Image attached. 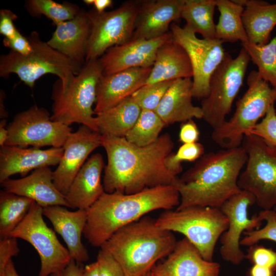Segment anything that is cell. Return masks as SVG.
<instances>
[{
	"instance_id": "obj_1",
	"label": "cell",
	"mask_w": 276,
	"mask_h": 276,
	"mask_svg": "<svg viewBox=\"0 0 276 276\" xmlns=\"http://www.w3.org/2000/svg\"><path fill=\"white\" fill-rule=\"evenodd\" d=\"M174 146L168 133L144 147L131 143L125 137L101 134V146L107 160L102 182L104 192L131 194L158 186L175 187L179 177L165 164Z\"/></svg>"
},
{
	"instance_id": "obj_2",
	"label": "cell",
	"mask_w": 276,
	"mask_h": 276,
	"mask_svg": "<svg viewBox=\"0 0 276 276\" xmlns=\"http://www.w3.org/2000/svg\"><path fill=\"white\" fill-rule=\"evenodd\" d=\"M247 160L242 146L204 153L178 178L180 195L176 210L199 206L220 209L241 190L238 185Z\"/></svg>"
},
{
	"instance_id": "obj_3",
	"label": "cell",
	"mask_w": 276,
	"mask_h": 276,
	"mask_svg": "<svg viewBox=\"0 0 276 276\" xmlns=\"http://www.w3.org/2000/svg\"><path fill=\"white\" fill-rule=\"evenodd\" d=\"M180 200L178 190L171 185L148 188L131 194L104 192L86 210L83 235L91 246L101 247L121 228L152 211L177 208Z\"/></svg>"
},
{
	"instance_id": "obj_4",
	"label": "cell",
	"mask_w": 276,
	"mask_h": 276,
	"mask_svg": "<svg viewBox=\"0 0 276 276\" xmlns=\"http://www.w3.org/2000/svg\"><path fill=\"white\" fill-rule=\"evenodd\" d=\"M177 242L173 232L144 216L118 230L100 248L112 255L125 276H144L173 251Z\"/></svg>"
},
{
	"instance_id": "obj_5",
	"label": "cell",
	"mask_w": 276,
	"mask_h": 276,
	"mask_svg": "<svg viewBox=\"0 0 276 276\" xmlns=\"http://www.w3.org/2000/svg\"><path fill=\"white\" fill-rule=\"evenodd\" d=\"M103 75L99 58L93 59L84 64L69 85L63 86L59 80L56 82L52 95L51 120L69 126L79 123L98 132L93 106L96 103L97 87Z\"/></svg>"
},
{
	"instance_id": "obj_6",
	"label": "cell",
	"mask_w": 276,
	"mask_h": 276,
	"mask_svg": "<svg viewBox=\"0 0 276 276\" xmlns=\"http://www.w3.org/2000/svg\"><path fill=\"white\" fill-rule=\"evenodd\" d=\"M32 51L22 55L10 50L0 57V76L6 78L15 74L26 85L33 87L41 77L51 74L59 78L61 85L66 86L80 72L83 65L72 60L41 40L36 31L28 37Z\"/></svg>"
},
{
	"instance_id": "obj_7",
	"label": "cell",
	"mask_w": 276,
	"mask_h": 276,
	"mask_svg": "<svg viewBox=\"0 0 276 276\" xmlns=\"http://www.w3.org/2000/svg\"><path fill=\"white\" fill-rule=\"evenodd\" d=\"M247 83L248 88L236 102L233 116L212 132V140L223 149L241 146L244 135L276 102V88L262 79L258 71L250 72Z\"/></svg>"
},
{
	"instance_id": "obj_8",
	"label": "cell",
	"mask_w": 276,
	"mask_h": 276,
	"mask_svg": "<svg viewBox=\"0 0 276 276\" xmlns=\"http://www.w3.org/2000/svg\"><path fill=\"white\" fill-rule=\"evenodd\" d=\"M156 223L161 228L183 235L208 261H213L216 243L228 224L220 209L199 206L166 210Z\"/></svg>"
},
{
	"instance_id": "obj_9",
	"label": "cell",
	"mask_w": 276,
	"mask_h": 276,
	"mask_svg": "<svg viewBox=\"0 0 276 276\" xmlns=\"http://www.w3.org/2000/svg\"><path fill=\"white\" fill-rule=\"evenodd\" d=\"M241 146L247 160L238 186L251 193L263 210H272L276 206V147L252 134L245 135Z\"/></svg>"
},
{
	"instance_id": "obj_10",
	"label": "cell",
	"mask_w": 276,
	"mask_h": 276,
	"mask_svg": "<svg viewBox=\"0 0 276 276\" xmlns=\"http://www.w3.org/2000/svg\"><path fill=\"white\" fill-rule=\"evenodd\" d=\"M250 60L243 48L235 58L227 53L211 76L209 95L202 99L200 107L202 119L213 129L226 121V117L230 113L233 102L242 85Z\"/></svg>"
},
{
	"instance_id": "obj_11",
	"label": "cell",
	"mask_w": 276,
	"mask_h": 276,
	"mask_svg": "<svg viewBox=\"0 0 276 276\" xmlns=\"http://www.w3.org/2000/svg\"><path fill=\"white\" fill-rule=\"evenodd\" d=\"M140 1H129L110 11L87 12L90 33L87 43L86 62L98 59L109 48L130 40L133 34Z\"/></svg>"
},
{
	"instance_id": "obj_12",
	"label": "cell",
	"mask_w": 276,
	"mask_h": 276,
	"mask_svg": "<svg viewBox=\"0 0 276 276\" xmlns=\"http://www.w3.org/2000/svg\"><path fill=\"white\" fill-rule=\"evenodd\" d=\"M42 208L34 201L26 217L10 237L31 244L40 259L38 276H51L64 270L72 259L67 248L60 242L54 232L44 222Z\"/></svg>"
},
{
	"instance_id": "obj_13",
	"label": "cell",
	"mask_w": 276,
	"mask_h": 276,
	"mask_svg": "<svg viewBox=\"0 0 276 276\" xmlns=\"http://www.w3.org/2000/svg\"><path fill=\"white\" fill-rule=\"evenodd\" d=\"M170 29L173 40L185 49L190 58L193 74V97L203 99L209 95L211 76L227 54L223 42L216 38H199L192 30L175 22Z\"/></svg>"
},
{
	"instance_id": "obj_14",
	"label": "cell",
	"mask_w": 276,
	"mask_h": 276,
	"mask_svg": "<svg viewBox=\"0 0 276 276\" xmlns=\"http://www.w3.org/2000/svg\"><path fill=\"white\" fill-rule=\"evenodd\" d=\"M51 116L45 109L36 105L18 113L7 126L9 136L5 145L62 147L72 129L52 120Z\"/></svg>"
},
{
	"instance_id": "obj_15",
	"label": "cell",
	"mask_w": 276,
	"mask_h": 276,
	"mask_svg": "<svg viewBox=\"0 0 276 276\" xmlns=\"http://www.w3.org/2000/svg\"><path fill=\"white\" fill-rule=\"evenodd\" d=\"M255 203L256 199L251 193L241 190L220 208L228 224L220 237V254L223 260L231 264L239 265L245 259V254L240 247L242 234L259 229L262 224L258 215L251 218L248 217V208Z\"/></svg>"
},
{
	"instance_id": "obj_16",
	"label": "cell",
	"mask_w": 276,
	"mask_h": 276,
	"mask_svg": "<svg viewBox=\"0 0 276 276\" xmlns=\"http://www.w3.org/2000/svg\"><path fill=\"white\" fill-rule=\"evenodd\" d=\"M101 136L99 132L81 125L67 138L61 160L53 172L54 183L64 196L88 155L101 146Z\"/></svg>"
},
{
	"instance_id": "obj_17",
	"label": "cell",
	"mask_w": 276,
	"mask_h": 276,
	"mask_svg": "<svg viewBox=\"0 0 276 276\" xmlns=\"http://www.w3.org/2000/svg\"><path fill=\"white\" fill-rule=\"evenodd\" d=\"M172 37L168 33L153 39L132 38L127 42L109 48L99 59L104 75L133 67H152L158 48Z\"/></svg>"
},
{
	"instance_id": "obj_18",
	"label": "cell",
	"mask_w": 276,
	"mask_h": 276,
	"mask_svg": "<svg viewBox=\"0 0 276 276\" xmlns=\"http://www.w3.org/2000/svg\"><path fill=\"white\" fill-rule=\"evenodd\" d=\"M185 0L140 1L132 38L153 39L170 31L172 23L181 18Z\"/></svg>"
},
{
	"instance_id": "obj_19",
	"label": "cell",
	"mask_w": 276,
	"mask_h": 276,
	"mask_svg": "<svg viewBox=\"0 0 276 276\" xmlns=\"http://www.w3.org/2000/svg\"><path fill=\"white\" fill-rule=\"evenodd\" d=\"M220 265L204 259L185 237L177 242L173 251L150 271L153 276H219Z\"/></svg>"
},
{
	"instance_id": "obj_20",
	"label": "cell",
	"mask_w": 276,
	"mask_h": 276,
	"mask_svg": "<svg viewBox=\"0 0 276 276\" xmlns=\"http://www.w3.org/2000/svg\"><path fill=\"white\" fill-rule=\"evenodd\" d=\"M151 67H133L109 75L99 80L94 111L101 112L118 105L145 85Z\"/></svg>"
},
{
	"instance_id": "obj_21",
	"label": "cell",
	"mask_w": 276,
	"mask_h": 276,
	"mask_svg": "<svg viewBox=\"0 0 276 276\" xmlns=\"http://www.w3.org/2000/svg\"><path fill=\"white\" fill-rule=\"evenodd\" d=\"M63 153L62 147L42 150L5 145L0 149V182L15 174L25 177L30 171L58 165Z\"/></svg>"
},
{
	"instance_id": "obj_22",
	"label": "cell",
	"mask_w": 276,
	"mask_h": 276,
	"mask_svg": "<svg viewBox=\"0 0 276 276\" xmlns=\"http://www.w3.org/2000/svg\"><path fill=\"white\" fill-rule=\"evenodd\" d=\"M49 167L34 170L19 179H7L1 183L6 192L29 198L41 207L61 205L68 208L65 196L55 187Z\"/></svg>"
},
{
	"instance_id": "obj_23",
	"label": "cell",
	"mask_w": 276,
	"mask_h": 276,
	"mask_svg": "<svg viewBox=\"0 0 276 276\" xmlns=\"http://www.w3.org/2000/svg\"><path fill=\"white\" fill-rule=\"evenodd\" d=\"M61 205L44 207L42 214L64 241L72 259L78 263L86 262L89 254L81 237L86 223L87 211L81 209L71 211Z\"/></svg>"
},
{
	"instance_id": "obj_24",
	"label": "cell",
	"mask_w": 276,
	"mask_h": 276,
	"mask_svg": "<svg viewBox=\"0 0 276 276\" xmlns=\"http://www.w3.org/2000/svg\"><path fill=\"white\" fill-rule=\"evenodd\" d=\"M104 168L99 153L92 155L80 169L65 195L68 208L87 210L105 192L101 175Z\"/></svg>"
},
{
	"instance_id": "obj_25",
	"label": "cell",
	"mask_w": 276,
	"mask_h": 276,
	"mask_svg": "<svg viewBox=\"0 0 276 276\" xmlns=\"http://www.w3.org/2000/svg\"><path fill=\"white\" fill-rule=\"evenodd\" d=\"M90 29L87 12L81 10L74 18L57 25L47 43L53 49L83 65L86 62Z\"/></svg>"
},
{
	"instance_id": "obj_26",
	"label": "cell",
	"mask_w": 276,
	"mask_h": 276,
	"mask_svg": "<svg viewBox=\"0 0 276 276\" xmlns=\"http://www.w3.org/2000/svg\"><path fill=\"white\" fill-rule=\"evenodd\" d=\"M192 88L190 78L173 81L155 111L166 125L202 119L201 107L192 103Z\"/></svg>"
},
{
	"instance_id": "obj_27",
	"label": "cell",
	"mask_w": 276,
	"mask_h": 276,
	"mask_svg": "<svg viewBox=\"0 0 276 276\" xmlns=\"http://www.w3.org/2000/svg\"><path fill=\"white\" fill-rule=\"evenodd\" d=\"M190 58L185 49L172 37L157 50L146 84L193 77Z\"/></svg>"
},
{
	"instance_id": "obj_28",
	"label": "cell",
	"mask_w": 276,
	"mask_h": 276,
	"mask_svg": "<svg viewBox=\"0 0 276 276\" xmlns=\"http://www.w3.org/2000/svg\"><path fill=\"white\" fill-rule=\"evenodd\" d=\"M244 7L243 24L248 41L259 45L269 42L270 36L276 26V3L261 0H235Z\"/></svg>"
},
{
	"instance_id": "obj_29",
	"label": "cell",
	"mask_w": 276,
	"mask_h": 276,
	"mask_svg": "<svg viewBox=\"0 0 276 276\" xmlns=\"http://www.w3.org/2000/svg\"><path fill=\"white\" fill-rule=\"evenodd\" d=\"M142 109L131 96L115 106L95 114L98 132L125 137L137 121Z\"/></svg>"
},
{
	"instance_id": "obj_30",
	"label": "cell",
	"mask_w": 276,
	"mask_h": 276,
	"mask_svg": "<svg viewBox=\"0 0 276 276\" xmlns=\"http://www.w3.org/2000/svg\"><path fill=\"white\" fill-rule=\"evenodd\" d=\"M216 5L220 16L216 25L215 38L223 43L248 42L242 19L244 7L235 0H216Z\"/></svg>"
},
{
	"instance_id": "obj_31",
	"label": "cell",
	"mask_w": 276,
	"mask_h": 276,
	"mask_svg": "<svg viewBox=\"0 0 276 276\" xmlns=\"http://www.w3.org/2000/svg\"><path fill=\"white\" fill-rule=\"evenodd\" d=\"M216 7V0H185L181 13V18L186 22L185 26L203 38H215Z\"/></svg>"
},
{
	"instance_id": "obj_32",
	"label": "cell",
	"mask_w": 276,
	"mask_h": 276,
	"mask_svg": "<svg viewBox=\"0 0 276 276\" xmlns=\"http://www.w3.org/2000/svg\"><path fill=\"white\" fill-rule=\"evenodd\" d=\"M34 202L32 199L9 193L0 192V238L9 237L22 221Z\"/></svg>"
},
{
	"instance_id": "obj_33",
	"label": "cell",
	"mask_w": 276,
	"mask_h": 276,
	"mask_svg": "<svg viewBox=\"0 0 276 276\" xmlns=\"http://www.w3.org/2000/svg\"><path fill=\"white\" fill-rule=\"evenodd\" d=\"M241 44L250 60L258 67L260 77L276 88V35L264 45L249 41Z\"/></svg>"
},
{
	"instance_id": "obj_34",
	"label": "cell",
	"mask_w": 276,
	"mask_h": 276,
	"mask_svg": "<svg viewBox=\"0 0 276 276\" xmlns=\"http://www.w3.org/2000/svg\"><path fill=\"white\" fill-rule=\"evenodd\" d=\"M166 126L155 111L142 109L137 121L125 138L136 146H146L158 139Z\"/></svg>"
},
{
	"instance_id": "obj_35",
	"label": "cell",
	"mask_w": 276,
	"mask_h": 276,
	"mask_svg": "<svg viewBox=\"0 0 276 276\" xmlns=\"http://www.w3.org/2000/svg\"><path fill=\"white\" fill-rule=\"evenodd\" d=\"M26 7L31 15H44L56 26L74 18L81 11L76 5L68 2L60 4L52 0H29L26 2Z\"/></svg>"
},
{
	"instance_id": "obj_36",
	"label": "cell",
	"mask_w": 276,
	"mask_h": 276,
	"mask_svg": "<svg viewBox=\"0 0 276 276\" xmlns=\"http://www.w3.org/2000/svg\"><path fill=\"white\" fill-rule=\"evenodd\" d=\"M174 80L146 84L131 96L142 109L155 111Z\"/></svg>"
},
{
	"instance_id": "obj_37",
	"label": "cell",
	"mask_w": 276,
	"mask_h": 276,
	"mask_svg": "<svg viewBox=\"0 0 276 276\" xmlns=\"http://www.w3.org/2000/svg\"><path fill=\"white\" fill-rule=\"evenodd\" d=\"M204 154V146L200 143L183 144L176 152L171 153L166 157L165 166L170 172L177 176L182 170V162L197 160Z\"/></svg>"
},
{
	"instance_id": "obj_38",
	"label": "cell",
	"mask_w": 276,
	"mask_h": 276,
	"mask_svg": "<svg viewBox=\"0 0 276 276\" xmlns=\"http://www.w3.org/2000/svg\"><path fill=\"white\" fill-rule=\"evenodd\" d=\"M266 224L262 228L245 232V237L240 240V245L250 246L262 240H269L276 242V219L273 210H263L258 215Z\"/></svg>"
},
{
	"instance_id": "obj_39",
	"label": "cell",
	"mask_w": 276,
	"mask_h": 276,
	"mask_svg": "<svg viewBox=\"0 0 276 276\" xmlns=\"http://www.w3.org/2000/svg\"><path fill=\"white\" fill-rule=\"evenodd\" d=\"M247 134L258 136L276 147V111L274 105L269 108L262 121L258 123Z\"/></svg>"
},
{
	"instance_id": "obj_40",
	"label": "cell",
	"mask_w": 276,
	"mask_h": 276,
	"mask_svg": "<svg viewBox=\"0 0 276 276\" xmlns=\"http://www.w3.org/2000/svg\"><path fill=\"white\" fill-rule=\"evenodd\" d=\"M245 259L252 265H257L276 269V251L262 245L254 244L249 246Z\"/></svg>"
},
{
	"instance_id": "obj_41",
	"label": "cell",
	"mask_w": 276,
	"mask_h": 276,
	"mask_svg": "<svg viewBox=\"0 0 276 276\" xmlns=\"http://www.w3.org/2000/svg\"><path fill=\"white\" fill-rule=\"evenodd\" d=\"M96 261L99 266V276H125L120 264L106 249L101 248Z\"/></svg>"
},
{
	"instance_id": "obj_42",
	"label": "cell",
	"mask_w": 276,
	"mask_h": 276,
	"mask_svg": "<svg viewBox=\"0 0 276 276\" xmlns=\"http://www.w3.org/2000/svg\"><path fill=\"white\" fill-rule=\"evenodd\" d=\"M16 238L9 237L0 239V276H4L8 262L19 252Z\"/></svg>"
},
{
	"instance_id": "obj_43",
	"label": "cell",
	"mask_w": 276,
	"mask_h": 276,
	"mask_svg": "<svg viewBox=\"0 0 276 276\" xmlns=\"http://www.w3.org/2000/svg\"><path fill=\"white\" fill-rule=\"evenodd\" d=\"M4 45L10 50L22 55L29 54L32 51V45L28 37L24 36L18 30L12 38H5Z\"/></svg>"
},
{
	"instance_id": "obj_44",
	"label": "cell",
	"mask_w": 276,
	"mask_h": 276,
	"mask_svg": "<svg viewBox=\"0 0 276 276\" xmlns=\"http://www.w3.org/2000/svg\"><path fill=\"white\" fill-rule=\"evenodd\" d=\"M17 18V15L10 10H0V33L6 38L13 37L18 30L13 21Z\"/></svg>"
},
{
	"instance_id": "obj_45",
	"label": "cell",
	"mask_w": 276,
	"mask_h": 276,
	"mask_svg": "<svg viewBox=\"0 0 276 276\" xmlns=\"http://www.w3.org/2000/svg\"><path fill=\"white\" fill-rule=\"evenodd\" d=\"M200 132L193 119L182 122L180 126L179 141L182 144L198 142Z\"/></svg>"
},
{
	"instance_id": "obj_46",
	"label": "cell",
	"mask_w": 276,
	"mask_h": 276,
	"mask_svg": "<svg viewBox=\"0 0 276 276\" xmlns=\"http://www.w3.org/2000/svg\"><path fill=\"white\" fill-rule=\"evenodd\" d=\"M79 263H80L72 259L64 270L51 276H82L84 268L81 266Z\"/></svg>"
},
{
	"instance_id": "obj_47",
	"label": "cell",
	"mask_w": 276,
	"mask_h": 276,
	"mask_svg": "<svg viewBox=\"0 0 276 276\" xmlns=\"http://www.w3.org/2000/svg\"><path fill=\"white\" fill-rule=\"evenodd\" d=\"M247 276H275L271 268L257 265H252L248 269Z\"/></svg>"
},
{
	"instance_id": "obj_48",
	"label": "cell",
	"mask_w": 276,
	"mask_h": 276,
	"mask_svg": "<svg viewBox=\"0 0 276 276\" xmlns=\"http://www.w3.org/2000/svg\"><path fill=\"white\" fill-rule=\"evenodd\" d=\"M6 119H2L0 122V146L5 145L9 136V131Z\"/></svg>"
},
{
	"instance_id": "obj_49",
	"label": "cell",
	"mask_w": 276,
	"mask_h": 276,
	"mask_svg": "<svg viewBox=\"0 0 276 276\" xmlns=\"http://www.w3.org/2000/svg\"><path fill=\"white\" fill-rule=\"evenodd\" d=\"M82 276H99V266L97 261L84 268Z\"/></svg>"
},
{
	"instance_id": "obj_50",
	"label": "cell",
	"mask_w": 276,
	"mask_h": 276,
	"mask_svg": "<svg viewBox=\"0 0 276 276\" xmlns=\"http://www.w3.org/2000/svg\"><path fill=\"white\" fill-rule=\"evenodd\" d=\"M113 1L111 0H94V6L95 10L99 13L105 11V10L112 6Z\"/></svg>"
},
{
	"instance_id": "obj_51",
	"label": "cell",
	"mask_w": 276,
	"mask_h": 276,
	"mask_svg": "<svg viewBox=\"0 0 276 276\" xmlns=\"http://www.w3.org/2000/svg\"><path fill=\"white\" fill-rule=\"evenodd\" d=\"M4 276H19L12 259L8 262L6 266Z\"/></svg>"
},
{
	"instance_id": "obj_52",
	"label": "cell",
	"mask_w": 276,
	"mask_h": 276,
	"mask_svg": "<svg viewBox=\"0 0 276 276\" xmlns=\"http://www.w3.org/2000/svg\"><path fill=\"white\" fill-rule=\"evenodd\" d=\"M4 93L1 91V110H0V116L1 118L2 119H5V118L7 117V113L6 112V109L5 108L4 105Z\"/></svg>"
},
{
	"instance_id": "obj_53",
	"label": "cell",
	"mask_w": 276,
	"mask_h": 276,
	"mask_svg": "<svg viewBox=\"0 0 276 276\" xmlns=\"http://www.w3.org/2000/svg\"><path fill=\"white\" fill-rule=\"evenodd\" d=\"M84 3L87 5H91L94 4V0H84L83 1Z\"/></svg>"
},
{
	"instance_id": "obj_54",
	"label": "cell",
	"mask_w": 276,
	"mask_h": 276,
	"mask_svg": "<svg viewBox=\"0 0 276 276\" xmlns=\"http://www.w3.org/2000/svg\"><path fill=\"white\" fill-rule=\"evenodd\" d=\"M144 276H153V275L151 274V272L150 271L148 272L147 273H146V274H145Z\"/></svg>"
},
{
	"instance_id": "obj_55",
	"label": "cell",
	"mask_w": 276,
	"mask_h": 276,
	"mask_svg": "<svg viewBox=\"0 0 276 276\" xmlns=\"http://www.w3.org/2000/svg\"><path fill=\"white\" fill-rule=\"evenodd\" d=\"M274 212L275 218L276 219V206L272 209Z\"/></svg>"
}]
</instances>
